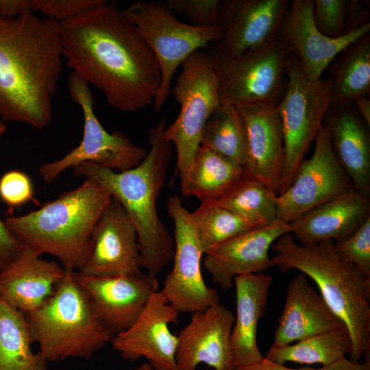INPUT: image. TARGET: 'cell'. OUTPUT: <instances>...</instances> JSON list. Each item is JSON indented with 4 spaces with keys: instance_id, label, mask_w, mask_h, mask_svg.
Segmentation results:
<instances>
[{
    "instance_id": "1",
    "label": "cell",
    "mask_w": 370,
    "mask_h": 370,
    "mask_svg": "<svg viewBox=\"0 0 370 370\" xmlns=\"http://www.w3.org/2000/svg\"><path fill=\"white\" fill-rule=\"evenodd\" d=\"M58 23L66 66L99 89L110 107L134 112L153 104L159 63L116 1Z\"/></svg>"
},
{
    "instance_id": "2",
    "label": "cell",
    "mask_w": 370,
    "mask_h": 370,
    "mask_svg": "<svg viewBox=\"0 0 370 370\" xmlns=\"http://www.w3.org/2000/svg\"><path fill=\"white\" fill-rule=\"evenodd\" d=\"M59 23L33 12L0 18V116L38 129L52 118L62 71Z\"/></svg>"
},
{
    "instance_id": "3",
    "label": "cell",
    "mask_w": 370,
    "mask_h": 370,
    "mask_svg": "<svg viewBox=\"0 0 370 370\" xmlns=\"http://www.w3.org/2000/svg\"><path fill=\"white\" fill-rule=\"evenodd\" d=\"M165 128L162 117L149 130V150L134 168L116 171L90 162L72 168L75 175L97 182L120 203L136 228L143 267L155 277L174 254L173 237L157 210L173 149L164 136Z\"/></svg>"
},
{
    "instance_id": "4",
    "label": "cell",
    "mask_w": 370,
    "mask_h": 370,
    "mask_svg": "<svg viewBox=\"0 0 370 370\" xmlns=\"http://www.w3.org/2000/svg\"><path fill=\"white\" fill-rule=\"evenodd\" d=\"M273 267L282 272L295 269L313 280L321 296L347 330L352 342L349 359L369 360L370 278L336 253L333 241L304 246L290 232L271 246Z\"/></svg>"
},
{
    "instance_id": "5",
    "label": "cell",
    "mask_w": 370,
    "mask_h": 370,
    "mask_svg": "<svg viewBox=\"0 0 370 370\" xmlns=\"http://www.w3.org/2000/svg\"><path fill=\"white\" fill-rule=\"evenodd\" d=\"M111 197L103 186L84 179L40 208L8 217L4 223L23 247L51 254L64 269L79 271L88 258L93 228Z\"/></svg>"
},
{
    "instance_id": "6",
    "label": "cell",
    "mask_w": 370,
    "mask_h": 370,
    "mask_svg": "<svg viewBox=\"0 0 370 370\" xmlns=\"http://www.w3.org/2000/svg\"><path fill=\"white\" fill-rule=\"evenodd\" d=\"M24 314L33 343L47 361L89 358L113 337L95 313L75 271L66 269L53 294Z\"/></svg>"
},
{
    "instance_id": "7",
    "label": "cell",
    "mask_w": 370,
    "mask_h": 370,
    "mask_svg": "<svg viewBox=\"0 0 370 370\" xmlns=\"http://www.w3.org/2000/svg\"><path fill=\"white\" fill-rule=\"evenodd\" d=\"M123 10L159 63L161 80L153 102L154 110L158 112L171 92V82L177 68L192 53L218 40L221 29L218 25L198 27L183 23L164 1H137Z\"/></svg>"
},
{
    "instance_id": "8",
    "label": "cell",
    "mask_w": 370,
    "mask_h": 370,
    "mask_svg": "<svg viewBox=\"0 0 370 370\" xmlns=\"http://www.w3.org/2000/svg\"><path fill=\"white\" fill-rule=\"evenodd\" d=\"M285 73V93L277 104L284 146V171L278 195L291 185L332 105L329 81L322 78L308 79L295 56L288 54Z\"/></svg>"
},
{
    "instance_id": "9",
    "label": "cell",
    "mask_w": 370,
    "mask_h": 370,
    "mask_svg": "<svg viewBox=\"0 0 370 370\" xmlns=\"http://www.w3.org/2000/svg\"><path fill=\"white\" fill-rule=\"evenodd\" d=\"M218 78L207 51L192 53L182 64V71L171 88L180 106L174 122L164 130V136L174 145L177 173L182 180L186 175L197 150L204 126L220 106Z\"/></svg>"
},
{
    "instance_id": "10",
    "label": "cell",
    "mask_w": 370,
    "mask_h": 370,
    "mask_svg": "<svg viewBox=\"0 0 370 370\" xmlns=\"http://www.w3.org/2000/svg\"><path fill=\"white\" fill-rule=\"evenodd\" d=\"M206 47L218 78L220 105L276 103L288 56L278 35L261 47L238 55L224 51L214 41Z\"/></svg>"
},
{
    "instance_id": "11",
    "label": "cell",
    "mask_w": 370,
    "mask_h": 370,
    "mask_svg": "<svg viewBox=\"0 0 370 370\" xmlns=\"http://www.w3.org/2000/svg\"><path fill=\"white\" fill-rule=\"evenodd\" d=\"M67 88L71 99L82 111L83 137L62 158L40 166L38 172L43 181L51 182L66 169L83 162L123 171L134 168L145 158L147 151L143 147L134 144L123 133H109L104 129L95 115L89 85L73 72L68 77Z\"/></svg>"
},
{
    "instance_id": "12",
    "label": "cell",
    "mask_w": 370,
    "mask_h": 370,
    "mask_svg": "<svg viewBox=\"0 0 370 370\" xmlns=\"http://www.w3.org/2000/svg\"><path fill=\"white\" fill-rule=\"evenodd\" d=\"M174 225L173 265L166 275L161 291L179 313H193L220 303L217 291L208 287L202 276L204 254L190 218V212L177 195L166 203Z\"/></svg>"
},
{
    "instance_id": "13",
    "label": "cell",
    "mask_w": 370,
    "mask_h": 370,
    "mask_svg": "<svg viewBox=\"0 0 370 370\" xmlns=\"http://www.w3.org/2000/svg\"><path fill=\"white\" fill-rule=\"evenodd\" d=\"M308 159L298 166L289 187L277 197V219L290 223L310 209L353 188L334 152L323 125Z\"/></svg>"
},
{
    "instance_id": "14",
    "label": "cell",
    "mask_w": 370,
    "mask_h": 370,
    "mask_svg": "<svg viewBox=\"0 0 370 370\" xmlns=\"http://www.w3.org/2000/svg\"><path fill=\"white\" fill-rule=\"evenodd\" d=\"M143 268L136 228L111 197L93 228L86 261L77 272L90 276L138 275Z\"/></svg>"
},
{
    "instance_id": "15",
    "label": "cell",
    "mask_w": 370,
    "mask_h": 370,
    "mask_svg": "<svg viewBox=\"0 0 370 370\" xmlns=\"http://www.w3.org/2000/svg\"><path fill=\"white\" fill-rule=\"evenodd\" d=\"M314 0H293L287 8L278 32L288 53L295 56L305 76L311 81L321 78L329 64L347 47L370 32V23L332 38L316 27Z\"/></svg>"
},
{
    "instance_id": "16",
    "label": "cell",
    "mask_w": 370,
    "mask_h": 370,
    "mask_svg": "<svg viewBox=\"0 0 370 370\" xmlns=\"http://www.w3.org/2000/svg\"><path fill=\"white\" fill-rule=\"evenodd\" d=\"M75 277L97 317L113 336L136 321L151 297L158 291L156 277L147 273L90 276L75 271Z\"/></svg>"
},
{
    "instance_id": "17",
    "label": "cell",
    "mask_w": 370,
    "mask_h": 370,
    "mask_svg": "<svg viewBox=\"0 0 370 370\" xmlns=\"http://www.w3.org/2000/svg\"><path fill=\"white\" fill-rule=\"evenodd\" d=\"M179 314L158 291L136 321L112 337V348L126 360L134 361L145 357L153 370H179L177 336L169 329L171 323L177 322Z\"/></svg>"
},
{
    "instance_id": "18",
    "label": "cell",
    "mask_w": 370,
    "mask_h": 370,
    "mask_svg": "<svg viewBox=\"0 0 370 370\" xmlns=\"http://www.w3.org/2000/svg\"><path fill=\"white\" fill-rule=\"evenodd\" d=\"M286 0H219L215 44L231 55L260 48L275 38L288 8Z\"/></svg>"
},
{
    "instance_id": "19",
    "label": "cell",
    "mask_w": 370,
    "mask_h": 370,
    "mask_svg": "<svg viewBox=\"0 0 370 370\" xmlns=\"http://www.w3.org/2000/svg\"><path fill=\"white\" fill-rule=\"evenodd\" d=\"M243 121L246 144L245 174L264 183L278 195L284 164V146L277 103L234 106Z\"/></svg>"
},
{
    "instance_id": "20",
    "label": "cell",
    "mask_w": 370,
    "mask_h": 370,
    "mask_svg": "<svg viewBox=\"0 0 370 370\" xmlns=\"http://www.w3.org/2000/svg\"><path fill=\"white\" fill-rule=\"evenodd\" d=\"M288 232L289 223L277 219L269 225L236 236L211 249L205 254L204 266L214 284L228 290L235 277L263 273L272 267L269 249Z\"/></svg>"
},
{
    "instance_id": "21",
    "label": "cell",
    "mask_w": 370,
    "mask_h": 370,
    "mask_svg": "<svg viewBox=\"0 0 370 370\" xmlns=\"http://www.w3.org/2000/svg\"><path fill=\"white\" fill-rule=\"evenodd\" d=\"M234 314L220 303L192 313L177 336L179 370H196L205 364L214 370H231V334Z\"/></svg>"
},
{
    "instance_id": "22",
    "label": "cell",
    "mask_w": 370,
    "mask_h": 370,
    "mask_svg": "<svg viewBox=\"0 0 370 370\" xmlns=\"http://www.w3.org/2000/svg\"><path fill=\"white\" fill-rule=\"evenodd\" d=\"M370 217V194L354 187L310 209L289 223L300 245L338 241L354 233Z\"/></svg>"
},
{
    "instance_id": "23",
    "label": "cell",
    "mask_w": 370,
    "mask_h": 370,
    "mask_svg": "<svg viewBox=\"0 0 370 370\" xmlns=\"http://www.w3.org/2000/svg\"><path fill=\"white\" fill-rule=\"evenodd\" d=\"M66 269L23 247L0 271V298L25 314L40 307L54 293Z\"/></svg>"
},
{
    "instance_id": "24",
    "label": "cell",
    "mask_w": 370,
    "mask_h": 370,
    "mask_svg": "<svg viewBox=\"0 0 370 370\" xmlns=\"http://www.w3.org/2000/svg\"><path fill=\"white\" fill-rule=\"evenodd\" d=\"M344 325L302 273L288 283L285 302L271 347H281Z\"/></svg>"
},
{
    "instance_id": "25",
    "label": "cell",
    "mask_w": 370,
    "mask_h": 370,
    "mask_svg": "<svg viewBox=\"0 0 370 370\" xmlns=\"http://www.w3.org/2000/svg\"><path fill=\"white\" fill-rule=\"evenodd\" d=\"M272 278L263 273L234 278L236 312L231 334V370H242L261 362L257 330L264 317Z\"/></svg>"
},
{
    "instance_id": "26",
    "label": "cell",
    "mask_w": 370,
    "mask_h": 370,
    "mask_svg": "<svg viewBox=\"0 0 370 370\" xmlns=\"http://www.w3.org/2000/svg\"><path fill=\"white\" fill-rule=\"evenodd\" d=\"M325 117L331 144L354 187L370 194V136L352 103L331 105Z\"/></svg>"
},
{
    "instance_id": "27",
    "label": "cell",
    "mask_w": 370,
    "mask_h": 370,
    "mask_svg": "<svg viewBox=\"0 0 370 370\" xmlns=\"http://www.w3.org/2000/svg\"><path fill=\"white\" fill-rule=\"evenodd\" d=\"M245 175L244 168L210 149L199 146L189 170L181 180L182 193L203 201H214Z\"/></svg>"
},
{
    "instance_id": "28",
    "label": "cell",
    "mask_w": 370,
    "mask_h": 370,
    "mask_svg": "<svg viewBox=\"0 0 370 370\" xmlns=\"http://www.w3.org/2000/svg\"><path fill=\"white\" fill-rule=\"evenodd\" d=\"M33 343L24 313L0 298V370H49Z\"/></svg>"
},
{
    "instance_id": "29",
    "label": "cell",
    "mask_w": 370,
    "mask_h": 370,
    "mask_svg": "<svg viewBox=\"0 0 370 370\" xmlns=\"http://www.w3.org/2000/svg\"><path fill=\"white\" fill-rule=\"evenodd\" d=\"M336 57L330 82L332 105L352 103L370 91V34L354 42Z\"/></svg>"
},
{
    "instance_id": "30",
    "label": "cell",
    "mask_w": 370,
    "mask_h": 370,
    "mask_svg": "<svg viewBox=\"0 0 370 370\" xmlns=\"http://www.w3.org/2000/svg\"><path fill=\"white\" fill-rule=\"evenodd\" d=\"M352 351L349 332L343 325L281 347H271L264 358L274 363L286 362L327 365L346 357Z\"/></svg>"
},
{
    "instance_id": "31",
    "label": "cell",
    "mask_w": 370,
    "mask_h": 370,
    "mask_svg": "<svg viewBox=\"0 0 370 370\" xmlns=\"http://www.w3.org/2000/svg\"><path fill=\"white\" fill-rule=\"evenodd\" d=\"M277 197L270 186L245 174L214 202L259 228L277 219Z\"/></svg>"
},
{
    "instance_id": "32",
    "label": "cell",
    "mask_w": 370,
    "mask_h": 370,
    "mask_svg": "<svg viewBox=\"0 0 370 370\" xmlns=\"http://www.w3.org/2000/svg\"><path fill=\"white\" fill-rule=\"evenodd\" d=\"M200 146L227 158L244 168L246 144L244 126L234 106L220 105L207 121Z\"/></svg>"
},
{
    "instance_id": "33",
    "label": "cell",
    "mask_w": 370,
    "mask_h": 370,
    "mask_svg": "<svg viewBox=\"0 0 370 370\" xmlns=\"http://www.w3.org/2000/svg\"><path fill=\"white\" fill-rule=\"evenodd\" d=\"M190 218L204 254L224 241L256 228L214 201L201 202L190 212Z\"/></svg>"
},
{
    "instance_id": "34",
    "label": "cell",
    "mask_w": 370,
    "mask_h": 370,
    "mask_svg": "<svg viewBox=\"0 0 370 370\" xmlns=\"http://www.w3.org/2000/svg\"><path fill=\"white\" fill-rule=\"evenodd\" d=\"M336 253L370 278V217L352 235L334 241Z\"/></svg>"
},
{
    "instance_id": "35",
    "label": "cell",
    "mask_w": 370,
    "mask_h": 370,
    "mask_svg": "<svg viewBox=\"0 0 370 370\" xmlns=\"http://www.w3.org/2000/svg\"><path fill=\"white\" fill-rule=\"evenodd\" d=\"M347 0H314L313 19L324 36L335 38L346 34Z\"/></svg>"
},
{
    "instance_id": "36",
    "label": "cell",
    "mask_w": 370,
    "mask_h": 370,
    "mask_svg": "<svg viewBox=\"0 0 370 370\" xmlns=\"http://www.w3.org/2000/svg\"><path fill=\"white\" fill-rule=\"evenodd\" d=\"M174 14L182 15L190 25L198 27L217 25L219 0H166Z\"/></svg>"
},
{
    "instance_id": "37",
    "label": "cell",
    "mask_w": 370,
    "mask_h": 370,
    "mask_svg": "<svg viewBox=\"0 0 370 370\" xmlns=\"http://www.w3.org/2000/svg\"><path fill=\"white\" fill-rule=\"evenodd\" d=\"M106 0H32V11L60 23L107 3Z\"/></svg>"
},
{
    "instance_id": "38",
    "label": "cell",
    "mask_w": 370,
    "mask_h": 370,
    "mask_svg": "<svg viewBox=\"0 0 370 370\" xmlns=\"http://www.w3.org/2000/svg\"><path fill=\"white\" fill-rule=\"evenodd\" d=\"M33 196V184L26 173L12 170L1 177L0 199L12 209L30 201Z\"/></svg>"
},
{
    "instance_id": "39",
    "label": "cell",
    "mask_w": 370,
    "mask_h": 370,
    "mask_svg": "<svg viewBox=\"0 0 370 370\" xmlns=\"http://www.w3.org/2000/svg\"><path fill=\"white\" fill-rule=\"evenodd\" d=\"M242 370H370V360L354 362L343 357L332 364L322 365L319 368H291L285 365L274 363L264 358L261 362Z\"/></svg>"
},
{
    "instance_id": "40",
    "label": "cell",
    "mask_w": 370,
    "mask_h": 370,
    "mask_svg": "<svg viewBox=\"0 0 370 370\" xmlns=\"http://www.w3.org/2000/svg\"><path fill=\"white\" fill-rule=\"evenodd\" d=\"M22 248L4 221L0 219V271L15 258Z\"/></svg>"
},
{
    "instance_id": "41",
    "label": "cell",
    "mask_w": 370,
    "mask_h": 370,
    "mask_svg": "<svg viewBox=\"0 0 370 370\" xmlns=\"http://www.w3.org/2000/svg\"><path fill=\"white\" fill-rule=\"evenodd\" d=\"M368 23V14L360 2L356 0L349 1L346 32L354 31Z\"/></svg>"
},
{
    "instance_id": "42",
    "label": "cell",
    "mask_w": 370,
    "mask_h": 370,
    "mask_svg": "<svg viewBox=\"0 0 370 370\" xmlns=\"http://www.w3.org/2000/svg\"><path fill=\"white\" fill-rule=\"evenodd\" d=\"M32 12V0H0V18H13Z\"/></svg>"
},
{
    "instance_id": "43",
    "label": "cell",
    "mask_w": 370,
    "mask_h": 370,
    "mask_svg": "<svg viewBox=\"0 0 370 370\" xmlns=\"http://www.w3.org/2000/svg\"><path fill=\"white\" fill-rule=\"evenodd\" d=\"M356 110L365 122L370 127V100L368 96L362 95L356 98L352 102Z\"/></svg>"
},
{
    "instance_id": "44",
    "label": "cell",
    "mask_w": 370,
    "mask_h": 370,
    "mask_svg": "<svg viewBox=\"0 0 370 370\" xmlns=\"http://www.w3.org/2000/svg\"><path fill=\"white\" fill-rule=\"evenodd\" d=\"M134 370H153V369L148 362H145L138 365Z\"/></svg>"
},
{
    "instance_id": "45",
    "label": "cell",
    "mask_w": 370,
    "mask_h": 370,
    "mask_svg": "<svg viewBox=\"0 0 370 370\" xmlns=\"http://www.w3.org/2000/svg\"><path fill=\"white\" fill-rule=\"evenodd\" d=\"M6 129V125L3 122L0 121V136H1L5 133Z\"/></svg>"
}]
</instances>
